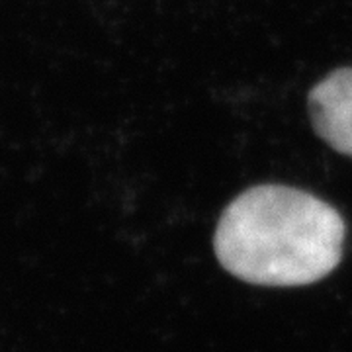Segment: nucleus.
I'll return each instance as SVG.
<instances>
[{"label": "nucleus", "instance_id": "f257e3e1", "mask_svg": "<svg viewBox=\"0 0 352 352\" xmlns=\"http://www.w3.org/2000/svg\"><path fill=\"white\" fill-rule=\"evenodd\" d=\"M346 227L327 201L282 184L239 194L215 229L214 251L229 274L272 288L307 286L340 263Z\"/></svg>", "mask_w": 352, "mask_h": 352}, {"label": "nucleus", "instance_id": "f03ea898", "mask_svg": "<svg viewBox=\"0 0 352 352\" xmlns=\"http://www.w3.org/2000/svg\"><path fill=\"white\" fill-rule=\"evenodd\" d=\"M307 108L315 133L331 149L352 157V67L337 69L317 82Z\"/></svg>", "mask_w": 352, "mask_h": 352}]
</instances>
